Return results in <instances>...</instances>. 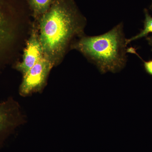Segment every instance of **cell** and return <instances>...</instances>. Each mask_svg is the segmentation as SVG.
<instances>
[{
	"mask_svg": "<svg viewBox=\"0 0 152 152\" xmlns=\"http://www.w3.org/2000/svg\"><path fill=\"white\" fill-rule=\"evenodd\" d=\"M86 20L73 0H55L39 18V37L44 57L54 66L64 58L71 41L83 35Z\"/></svg>",
	"mask_w": 152,
	"mask_h": 152,
	"instance_id": "6da1fadb",
	"label": "cell"
},
{
	"mask_svg": "<svg viewBox=\"0 0 152 152\" xmlns=\"http://www.w3.org/2000/svg\"><path fill=\"white\" fill-rule=\"evenodd\" d=\"M127 45L121 23L100 35H82L72 47L84 55L104 74L109 72L116 73L125 67L127 60Z\"/></svg>",
	"mask_w": 152,
	"mask_h": 152,
	"instance_id": "7a4b0ae2",
	"label": "cell"
},
{
	"mask_svg": "<svg viewBox=\"0 0 152 152\" xmlns=\"http://www.w3.org/2000/svg\"><path fill=\"white\" fill-rule=\"evenodd\" d=\"M53 65L49 60L43 58L23 75L19 89L23 96L33 93L40 92L46 84L47 79Z\"/></svg>",
	"mask_w": 152,
	"mask_h": 152,
	"instance_id": "3957f363",
	"label": "cell"
},
{
	"mask_svg": "<svg viewBox=\"0 0 152 152\" xmlns=\"http://www.w3.org/2000/svg\"><path fill=\"white\" fill-rule=\"evenodd\" d=\"M20 122L18 105L13 99L0 103V149Z\"/></svg>",
	"mask_w": 152,
	"mask_h": 152,
	"instance_id": "277c9868",
	"label": "cell"
},
{
	"mask_svg": "<svg viewBox=\"0 0 152 152\" xmlns=\"http://www.w3.org/2000/svg\"><path fill=\"white\" fill-rule=\"evenodd\" d=\"M44 58L39 31L33 28L24 52L22 62L17 64L15 68L24 75L36 63Z\"/></svg>",
	"mask_w": 152,
	"mask_h": 152,
	"instance_id": "5b68a950",
	"label": "cell"
},
{
	"mask_svg": "<svg viewBox=\"0 0 152 152\" xmlns=\"http://www.w3.org/2000/svg\"><path fill=\"white\" fill-rule=\"evenodd\" d=\"M13 38L10 23L4 13L0 0V55L11 43Z\"/></svg>",
	"mask_w": 152,
	"mask_h": 152,
	"instance_id": "8992f818",
	"label": "cell"
},
{
	"mask_svg": "<svg viewBox=\"0 0 152 152\" xmlns=\"http://www.w3.org/2000/svg\"><path fill=\"white\" fill-rule=\"evenodd\" d=\"M55 0H28L34 16L40 18L48 10Z\"/></svg>",
	"mask_w": 152,
	"mask_h": 152,
	"instance_id": "52a82bcc",
	"label": "cell"
},
{
	"mask_svg": "<svg viewBox=\"0 0 152 152\" xmlns=\"http://www.w3.org/2000/svg\"><path fill=\"white\" fill-rule=\"evenodd\" d=\"M145 19L144 20V28L137 35L132 37L130 39H126V44H129L131 42L138 39L143 37H147L150 33H152V17L149 13L147 9L144 10Z\"/></svg>",
	"mask_w": 152,
	"mask_h": 152,
	"instance_id": "ba28073f",
	"label": "cell"
},
{
	"mask_svg": "<svg viewBox=\"0 0 152 152\" xmlns=\"http://www.w3.org/2000/svg\"><path fill=\"white\" fill-rule=\"evenodd\" d=\"M139 58H140L143 62L144 67L146 72L150 75L152 76V60L145 61L141 58L140 56L139 57Z\"/></svg>",
	"mask_w": 152,
	"mask_h": 152,
	"instance_id": "9c48e42d",
	"label": "cell"
},
{
	"mask_svg": "<svg viewBox=\"0 0 152 152\" xmlns=\"http://www.w3.org/2000/svg\"><path fill=\"white\" fill-rule=\"evenodd\" d=\"M146 40L148 41L149 45L151 47V50L152 51V36L147 37Z\"/></svg>",
	"mask_w": 152,
	"mask_h": 152,
	"instance_id": "30bf717a",
	"label": "cell"
},
{
	"mask_svg": "<svg viewBox=\"0 0 152 152\" xmlns=\"http://www.w3.org/2000/svg\"><path fill=\"white\" fill-rule=\"evenodd\" d=\"M150 10H151L152 11V2L151 4V6H150Z\"/></svg>",
	"mask_w": 152,
	"mask_h": 152,
	"instance_id": "8fae6325",
	"label": "cell"
},
{
	"mask_svg": "<svg viewBox=\"0 0 152 152\" xmlns=\"http://www.w3.org/2000/svg\"></svg>",
	"mask_w": 152,
	"mask_h": 152,
	"instance_id": "7c38bea8",
	"label": "cell"
}]
</instances>
